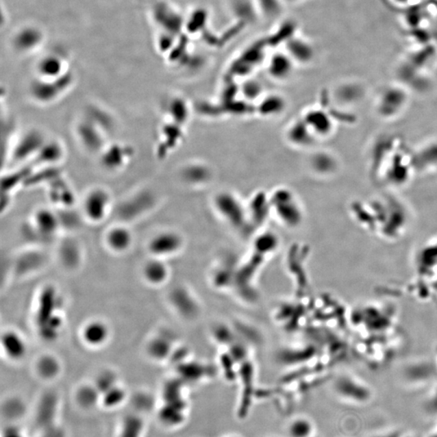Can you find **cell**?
Here are the masks:
<instances>
[{
  "mask_svg": "<svg viewBox=\"0 0 437 437\" xmlns=\"http://www.w3.org/2000/svg\"><path fill=\"white\" fill-rule=\"evenodd\" d=\"M59 292L52 286L45 288L38 297L35 323L40 337L53 341L59 336L64 325L60 311Z\"/></svg>",
  "mask_w": 437,
  "mask_h": 437,
  "instance_id": "1",
  "label": "cell"
},
{
  "mask_svg": "<svg viewBox=\"0 0 437 437\" xmlns=\"http://www.w3.org/2000/svg\"><path fill=\"white\" fill-rule=\"evenodd\" d=\"M112 196L108 190L101 186L92 187L84 195L82 214L88 222L99 224L104 221L112 208Z\"/></svg>",
  "mask_w": 437,
  "mask_h": 437,
  "instance_id": "2",
  "label": "cell"
},
{
  "mask_svg": "<svg viewBox=\"0 0 437 437\" xmlns=\"http://www.w3.org/2000/svg\"><path fill=\"white\" fill-rule=\"evenodd\" d=\"M270 202L280 221L290 227L301 224L303 212L295 195L288 189H279L271 196Z\"/></svg>",
  "mask_w": 437,
  "mask_h": 437,
  "instance_id": "3",
  "label": "cell"
},
{
  "mask_svg": "<svg viewBox=\"0 0 437 437\" xmlns=\"http://www.w3.org/2000/svg\"><path fill=\"white\" fill-rule=\"evenodd\" d=\"M73 75L69 73L60 79H42L37 78L30 88L31 96L43 105L51 103L59 99L73 84Z\"/></svg>",
  "mask_w": 437,
  "mask_h": 437,
  "instance_id": "4",
  "label": "cell"
},
{
  "mask_svg": "<svg viewBox=\"0 0 437 437\" xmlns=\"http://www.w3.org/2000/svg\"><path fill=\"white\" fill-rule=\"evenodd\" d=\"M184 247V239L175 231H162L149 240L148 251L151 257L162 258L175 255Z\"/></svg>",
  "mask_w": 437,
  "mask_h": 437,
  "instance_id": "5",
  "label": "cell"
},
{
  "mask_svg": "<svg viewBox=\"0 0 437 437\" xmlns=\"http://www.w3.org/2000/svg\"><path fill=\"white\" fill-rule=\"evenodd\" d=\"M216 210L223 218L236 229L242 227L247 221V210L238 198L230 193H221L215 199Z\"/></svg>",
  "mask_w": 437,
  "mask_h": 437,
  "instance_id": "6",
  "label": "cell"
},
{
  "mask_svg": "<svg viewBox=\"0 0 437 437\" xmlns=\"http://www.w3.org/2000/svg\"><path fill=\"white\" fill-rule=\"evenodd\" d=\"M80 336L84 345L91 349H100L109 342L111 329L105 321L92 319L84 325Z\"/></svg>",
  "mask_w": 437,
  "mask_h": 437,
  "instance_id": "7",
  "label": "cell"
},
{
  "mask_svg": "<svg viewBox=\"0 0 437 437\" xmlns=\"http://www.w3.org/2000/svg\"><path fill=\"white\" fill-rule=\"evenodd\" d=\"M68 62L60 53H51L45 55L38 62L37 78L56 79L68 73Z\"/></svg>",
  "mask_w": 437,
  "mask_h": 437,
  "instance_id": "8",
  "label": "cell"
},
{
  "mask_svg": "<svg viewBox=\"0 0 437 437\" xmlns=\"http://www.w3.org/2000/svg\"><path fill=\"white\" fill-rule=\"evenodd\" d=\"M1 347L6 358L12 362H20L28 351L25 338L14 329H7L1 337Z\"/></svg>",
  "mask_w": 437,
  "mask_h": 437,
  "instance_id": "9",
  "label": "cell"
},
{
  "mask_svg": "<svg viewBox=\"0 0 437 437\" xmlns=\"http://www.w3.org/2000/svg\"><path fill=\"white\" fill-rule=\"evenodd\" d=\"M104 239L106 247L111 252L124 253L132 247L133 234L130 227L120 224L110 227L106 231Z\"/></svg>",
  "mask_w": 437,
  "mask_h": 437,
  "instance_id": "10",
  "label": "cell"
},
{
  "mask_svg": "<svg viewBox=\"0 0 437 437\" xmlns=\"http://www.w3.org/2000/svg\"><path fill=\"white\" fill-rule=\"evenodd\" d=\"M61 222L59 216L49 208H38L32 216V227L38 235L50 238L59 232Z\"/></svg>",
  "mask_w": 437,
  "mask_h": 437,
  "instance_id": "11",
  "label": "cell"
},
{
  "mask_svg": "<svg viewBox=\"0 0 437 437\" xmlns=\"http://www.w3.org/2000/svg\"><path fill=\"white\" fill-rule=\"evenodd\" d=\"M47 140V138L41 132L32 130L25 133L21 136L16 147L15 158L19 160H24L37 157Z\"/></svg>",
  "mask_w": 437,
  "mask_h": 437,
  "instance_id": "12",
  "label": "cell"
},
{
  "mask_svg": "<svg viewBox=\"0 0 437 437\" xmlns=\"http://www.w3.org/2000/svg\"><path fill=\"white\" fill-rule=\"evenodd\" d=\"M58 410L59 399L53 392H48L40 399L36 412V421L42 431L53 429V422L55 421Z\"/></svg>",
  "mask_w": 437,
  "mask_h": 437,
  "instance_id": "13",
  "label": "cell"
},
{
  "mask_svg": "<svg viewBox=\"0 0 437 437\" xmlns=\"http://www.w3.org/2000/svg\"><path fill=\"white\" fill-rule=\"evenodd\" d=\"M44 34L38 27L25 26L16 32L13 38V46L21 53H32L41 47Z\"/></svg>",
  "mask_w": 437,
  "mask_h": 437,
  "instance_id": "14",
  "label": "cell"
},
{
  "mask_svg": "<svg viewBox=\"0 0 437 437\" xmlns=\"http://www.w3.org/2000/svg\"><path fill=\"white\" fill-rule=\"evenodd\" d=\"M142 275L151 286H160L169 278V269L162 258L151 257L142 266Z\"/></svg>",
  "mask_w": 437,
  "mask_h": 437,
  "instance_id": "15",
  "label": "cell"
},
{
  "mask_svg": "<svg viewBox=\"0 0 437 437\" xmlns=\"http://www.w3.org/2000/svg\"><path fill=\"white\" fill-rule=\"evenodd\" d=\"M36 373L44 381H53L60 376L62 365L59 358L51 354L38 358L35 364Z\"/></svg>",
  "mask_w": 437,
  "mask_h": 437,
  "instance_id": "16",
  "label": "cell"
},
{
  "mask_svg": "<svg viewBox=\"0 0 437 437\" xmlns=\"http://www.w3.org/2000/svg\"><path fill=\"white\" fill-rule=\"evenodd\" d=\"M171 342L164 336H155L147 345V353L154 360H166L171 354Z\"/></svg>",
  "mask_w": 437,
  "mask_h": 437,
  "instance_id": "17",
  "label": "cell"
},
{
  "mask_svg": "<svg viewBox=\"0 0 437 437\" xmlns=\"http://www.w3.org/2000/svg\"><path fill=\"white\" fill-rule=\"evenodd\" d=\"M75 401L79 407L91 409L101 403V393L95 384L79 386L75 393Z\"/></svg>",
  "mask_w": 437,
  "mask_h": 437,
  "instance_id": "18",
  "label": "cell"
},
{
  "mask_svg": "<svg viewBox=\"0 0 437 437\" xmlns=\"http://www.w3.org/2000/svg\"><path fill=\"white\" fill-rule=\"evenodd\" d=\"M60 258L64 265L68 266V269H73L79 265L80 260H82V253H80L78 245L73 240H66L61 245Z\"/></svg>",
  "mask_w": 437,
  "mask_h": 437,
  "instance_id": "19",
  "label": "cell"
},
{
  "mask_svg": "<svg viewBox=\"0 0 437 437\" xmlns=\"http://www.w3.org/2000/svg\"><path fill=\"white\" fill-rule=\"evenodd\" d=\"M144 423L136 414H130L122 421L119 437H142Z\"/></svg>",
  "mask_w": 437,
  "mask_h": 437,
  "instance_id": "20",
  "label": "cell"
},
{
  "mask_svg": "<svg viewBox=\"0 0 437 437\" xmlns=\"http://www.w3.org/2000/svg\"><path fill=\"white\" fill-rule=\"evenodd\" d=\"M64 155V149L60 142L47 140L37 157L42 162L55 163L60 162Z\"/></svg>",
  "mask_w": 437,
  "mask_h": 437,
  "instance_id": "21",
  "label": "cell"
},
{
  "mask_svg": "<svg viewBox=\"0 0 437 437\" xmlns=\"http://www.w3.org/2000/svg\"><path fill=\"white\" fill-rule=\"evenodd\" d=\"M44 258L39 253H26L17 262V270L27 274L40 269L43 265Z\"/></svg>",
  "mask_w": 437,
  "mask_h": 437,
  "instance_id": "22",
  "label": "cell"
},
{
  "mask_svg": "<svg viewBox=\"0 0 437 437\" xmlns=\"http://www.w3.org/2000/svg\"><path fill=\"white\" fill-rule=\"evenodd\" d=\"M126 390H125L123 387L118 384L101 395V403L105 408H113L123 403L124 400L126 399Z\"/></svg>",
  "mask_w": 437,
  "mask_h": 437,
  "instance_id": "23",
  "label": "cell"
},
{
  "mask_svg": "<svg viewBox=\"0 0 437 437\" xmlns=\"http://www.w3.org/2000/svg\"><path fill=\"white\" fill-rule=\"evenodd\" d=\"M310 128L304 121L297 123L290 128L288 138L290 141L298 146H305L309 139Z\"/></svg>",
  "mask_w": 437,
  "mask_h": 437,
  "instance_id": "24",
  "label": "cell"
},
{
  "mask_svg": "<svg viewBox=\"0 0 437 437\" xmlns=\"http://www.w3.org/2000/svg\"><path fill=\"white\" fill-rule=\"evenodd\" d=\"M118 377L115 373L112 370L106 369L98 374L95 385L99 390L101 396L105 391L118 385Z\"/></svg>",
  "mask_w": 437,
  "mask_h": 437,
  "instance_id": "25",
  "label": "cell"
},
{
  "mask_svg": "<svg viewBox=\"0 0 437 437\" xmlns=\"http://www.w3.org/2000/svg\"><path fill=\"white\" fill-rule=\"evenodd\" d=\"M314 434V426L306 419H298L289 426V435L291 437H310Z\"/></svg>",
  "mask_w": 437,
  "mask_h": 437,
  "instance_id": "26",
  "label": "cell"
},
{
  "mask_svg": "<svg viewBox=\"0 0 437 437\" xmlns=\"http://www.w3.org/2000/svg\"><path fill=\"white\" fill-rule=\"evenodd\" d=\"M275 58V60L271 62L270 66V73L275 77L283 78L287 77L290 71V66L287 65V62L284 61L282 58Z\"/></svg>",
  "mask_w": 437,
  "mask_h": 437,
  "instance_id": "27",
  "label": "cell"
},
{
  "mask_svg": "<svg viewBox=\"0 0 437 437\" xmlns=\"http://www.w3.org/2000/svg\"><path fill=\"white\" fill-rule=\"evenodd\" d=\"M426 437H437V422L429 430V434H427Z\"/></svg>",
  "mask_w": 437,
  "mask_h": 437,
  "instance_id": "28",
  "label": "cell"
},
{
  "mask_svg": "<svg viewBox=\"0 0 437 437\" xmlns=\"http://www.w3.org/2000/svg\"><path fill=\"white\" fill-rule=\"evenodd\" d=\"M252 201H253V200H252ZM251 206H253V207H255V208H258V204L256 203V201H253V202L251 203ZM263 211H265V212H266V208H261V209H260V218H262V217L266 216L264 215V214H262V213H263V212H262Z\"/></svg>",
  "mask_w": 437,
  "mask_h": 437,
  "instance_id": "29",
  "label": "cell"
},
{
  "mask_svg": "<svg viewBox=\"0 0 437 437\" xmlns=\"http://www.w3.org/2000/svg\"><path fill=\"white\" fill-rule=\"evenodd\" d=\"M400 437H414V436H412L411 435H408V434H402V435H401Z\"/></svg>",
  "mask_w": 437,
  "mask_h": 437,
  "instance_id": "30",
  "label": "cell"
},
{
  "mask_svg": "<svg viewBox=\"0 0 437 437\" xmlns=\"http://www.w3.org/2000/svg\"><path fill=\"white\" fill-rule=\"evenodd\" d=\"M230 437H236V436H230Z\"/></svg>",
  "mask_w": 437,
  "mask_h": 437,
  "instance_id": "31",
  "label": "cell"
}]
</instances>
